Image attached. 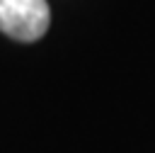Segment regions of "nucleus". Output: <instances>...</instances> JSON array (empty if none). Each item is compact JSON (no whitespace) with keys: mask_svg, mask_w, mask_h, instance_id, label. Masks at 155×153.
I'll return each mask as SVG.
<instances>
[{"mask_svg":"<svg viewBox=\"0 0 155 153\" xmlns=\"http://www.w3.org/2000/svg\"><path fill=\"white\" fill-rule=\"evenodd\" d=\"M51 22L46 0H0V32L15 41H36Z\"/></svg>","mask_w":155,"mask_h":153,"instance_id":"f257e3e1","label":"nucleus"}]
</instances>
